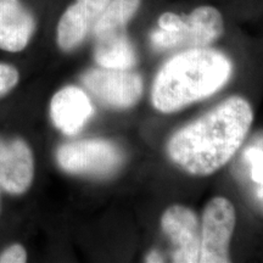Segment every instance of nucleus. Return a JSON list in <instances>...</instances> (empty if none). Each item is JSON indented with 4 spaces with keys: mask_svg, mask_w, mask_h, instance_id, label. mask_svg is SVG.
<instances>
[{
    "mask_svg": "<svg viewBox=\"0 0 263 263\" xmlns=\"http://www.w3.org/2000/svg\"><path fill=\"white\" fill-rule=\"evenodd\" d=\"M252 122L254 110L249 101L233 95L174 132L167 141V155L192 176H211L235 155Z\"/></svg>",
    "mask_w": 263,
    "mask_h": 263,
    "instance_id": "f257e3e1",
    "label": "nucleus"
},
{
    "mask_svg": "<svg viewBox=\"0 0 263 263\" xmlns=\"http://www.w3.org/2000/svg\"><path fill=\"white\" fill-rule=\"evenodd\" d=\"M233 64L224 52L193 48L173 55L157 72L151 103L162 114H173L217 93L228 83Z\"/></svg>",
    "mask_w": 263,
    "mask_h": 263,
    "instance_id": "f03ea898",
    "label": "nucleus"
},
{
    "mask_svg": "<svg viewBox=\"0 0 263 263\" xmlns=\"http://www.w3.org/2000/svg\"><path fill=\"white\" fill-rule=\"evenodd\" d=\"M159 29L151 33V44L159 51L206 48L224 32V20L218 9L202 5L182 17L164 12L159 18Z\"/></svg>",
    "mask_w": 263,
    "mask_h": 263,
    "instance_id": "7ed1b4c3",
    "label": "nucleus"
},
{
    "mask_svg": "<svg viewBox=\"0 0 263 263\" xmlns=\"http://www.w3.org/2000/svg\"><path fill=\"white\" fill-rule=\"evenodd\" d=\"M57 161L61 170L71 174L107 178L124 162L121 147L106 139H85L59 147Z\"/></svg>",
    "mask_w": 263,
    "mask_h": 263,
    "instance_id": "20e7f679",
    "label": "nucleus"
},
{
    "mask_svg": "<svg viewBox=\"0 0 263 263\" xmlns=\"http://www.w3.org/2000/svg\"><path fill=\"white\" fill-rule=\"evenodd\" d=\"M236 224L235 207L216 196L205 206L200 226V263H229L230 241Z\"/></svg>",
    "mask_w": 263,
    "mask_h": 263,
    "instance_id": "39448f33",
    "label": "nucleus"
},
{
    "mask_svg": "<svg viewBox=\"0 0 263 263\" xmlns=\"http://www.w3.org/2000/svg\"><path fill=\"white\" fill-rule=\"evenodd\" d=\"M82 82L99 100L120 110L133 107L144 90L143 78L137 72L101 66L85 71Z\"/></svg>",
    "mask_w": 263,
    "mask_h": 263,
    "instance_id": "423d86ee",
    "label": "nucleus"
},
{
    "mask_svg": "<svg viewBox=\"0 0 263 263\" xmlns=\"http://www.w3.org/2000/svg\"><path fill=\"white\" fill-rule=\"evenodd\" d=\"M161 228L173 245V262L196 263L200 258V222L190 207L172 205L161 216Z\"/></svg>",
    "mask_w": 263,
    "mask_h": 263,
    "instance_id": "0eeeda50",
    "label": "nucleus"
},
{
    "mask_svg": "<svg viewBox=\"0 0 263 263\" xmlns=\"http://www.w3.org/2000/svg\"><path fill=\"white\" fill-rule=\"evenodd\" d=\"M111 0H73L57 25V44L64 52L74 51L89 35Z\"/></svg>",
    "mask_w": 263,
    "mask_h": 263,
    "instance_id": "6e6552de",
    "label": "nucleus"
},
{
    "mask_svg": "<svg viewBox=\"0 0 263 263\" xmlns=\"http://www.w3.org/2000/svg\"><path fill=\"white\" fill-rule=\"evenodd\" d=\"M37 31V14L27 0H0V50L24 51Z\"/></svg>",
    "mask_w": 263,
    "mask_h": 263,
    "instance_id": "1a4fd4ad",
    "label": "nucleus"
},
{
    "mask_svg": "<svg viewBox=\"0 0 263 263\" xmlns=\"http://www.w3.org/2000/svg\"><path fill=\"white\" fill-rule=\"evenodd\" d=\"M34 178V157L21 138L0 137V186L20 195L31 188Z\"/></svg>",
    "mask_w": 263,
    "mask_h": 263,
    "instance_id": "9d476101",
    "label": "nucleus"
},
{
    "mask_svg": "<svg viewBox=\"0 0 263 263\" xmlns=\"http://www.w3.org/2000/svg\"><path fill=\"white\" fill-rule=\"evenodd\" d=\"M94 112L87 93L74 85H67L55 93L50 101V117L54 126L66 136L80 132Z\"/></svg>",
    "mask_w": 263,
    "mask_h": 263,
    "instance_id": "9b49d317",
    "label": "nucleus"
},
{
    "mask_svg": "<svg viewBox=\"0 0 263 263\" xmlns=\"http://www.w3.org/2000/svg\"><path fill=\"white\" fill-rule=\"evenodd\" d=\"M94 59L101 67L129 70L136 64V51L126 32L94 39Z\"/></svg>",
    "mask_w": 263,
    "mask_h": 263,
    "instance_id": "f8f14e48",
    "label": "nucleus"
},
{
    "mask_svg": "<svg viewBox=\"0 0 263 263\" xmlns=\"http://www.w3.org/2000/svg\"><path fill=\"white\" fill-rule=\"evenodd\" d=\"M140 4L141 0H111L94 26L93 38L126 32V26L136 16Z\"/></svg>",
    "mask_w": 263,
    "mask_h": 263,
    "instance_id": "ddd939ff",
    "label": "nucleus"
},
{
    "mask_svg": "<svg viewBox=\"0 0 263 263\" xmlns=\"http://www.w3.org/2000/svg\"><path fill=\"white\" fill-rule=\"evenodd\" d=\"M20 73L17 68L0 62V98L10 93L17 85Z\"/></svg>",
    "mask_w": 263,
    "mask_h": 263,
    "instance_id": "4468645a",
    "label": "nucleus"
},
{
    "mask_svg": "<svg viewBox=\"0 0 263 263\" xmlns=\"http://www.w3.org/2000/svg\"><path fill=\"white\" fill-rule=\"evenodd\" d=\"M27 251L24 246L14 244L0 254V263H25L27 262Z\"/></svg>",
    "mask_w": 263,
    "mask_h": 263,
    "instance_id": "2eb2a0df",
    "label": "nucleus"
},
{
    "mask_svg": "<svg viewBox=\"0 0 263 263\" xmlns=\"http://www.w3.org/2000/svg\"><path fill=\"white\" fill-rule=\"evenodd\" d=\"M262 160L257 161L254 168V178L257 182H263V154H261Z\"/></svg>",
    "mask_w": 263,
    "mask_h": 263,
    "instance_id": "dca6fc26",
    "label": "nucleus"
},
{
    "mask_svg": "<svg viewBox=\"0 0 263 263\" xmlns=\"http://www.w3.org/2000/svg\"><path fill=\"white\" fill-rule=\"evenodd\" d=\"M162 257L157 254V252H151V254H149L146 256V262H163V259H161Z\"/></svg>",
    "mask_w": 263,
    "mask_h": 263,
    "instance_id": "f3484780",
    "label": "nucleus"
}]
</instances>
